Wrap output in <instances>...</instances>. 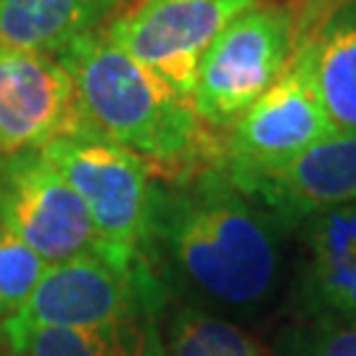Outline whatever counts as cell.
Masks as SVG:
<instances>
[{"label": "cell", "mask_w": 356, "mask_h": 356, "mask_svg": "<svg viewBox=\"0 0 356 356\" xmlns=\"http://www.w3.org/2000/svg\"><path fill=\"white\" fill-rule=\"evenodd\" d=\"M272 3H285V6H291V8H296L301 0H272Z\"/></svg>", "instance_id": "cell-19"}, {"label": "cell", "mask_w": 356, "mask_h": 356, "mask_svg": "<svg viewBox=\"0 0 356 356\" xmlns=\"http://www.w3.org/2000/svg\"><path fill=\"white\" fill-rule=\"evenodd\" d=\"M298 16L264 0L229 22L201 58L193 106L201 124L229 129L288 69L298 48Z\"/></svg>", "instance_id": "cell-3"}, {"label": "cell", "mask_w": 356, "mask_h": 356, "mask_svg": "<svg viewBox=\"0 0 356 356\" xmlns=\"http://www.w3.org/2000/svg\"><path fill=\"white\" fill-rule=\"evenodd\" d=\"M13 356H166L156 317L119 319L98 327H35L0 325Z\"/></svg>", "instance_id": "cell-13"}, {"label": "cell", "mask_w": 356, "mask_h": 356, "mask_svg": "<svg viewBox=\"0 0 356 356\" xmlns=\"http://www.w3.org/2000/svg\"><path fill=\"white\" fill-rule=\"evenodd\" d=\"M0 225L48 264L101 251L98 232L82 198L42 151L3 159Z\"/></svg>", "instance_id": "cell-8"}, {"label": "cell", "mask_w": 356, "mask_h": 356, "mask_svg": "<svg viewBox=\"0 0 356 356\" xmlns=\"http://www.w3.org/2000/svg\"><path fill=\"white\" fill-rule=\"evenodd\" d=\"M338 3H341V0H301V3L293 8L296 16H298V35L304 38L306 32L317 24L332 6H338Z\"/></svg>", "instance_id": "cell-18"}, {"label": "cell", "mask_w": 356, "mask_h": 356, "mask_svg": "<svg viewBox=\"0 0 356 356\" xmlns=\"http://www.w3.org/2000/svg\"><path fill=\"white\" fill-rule=\"evenodd\" d=\"M264 0H135L106 22L116 48L193 98L209 45L225 26Z\"/></svg>", "instance_id": "cell-7"}, {"label": "cell", "mask_w": 356, "mask_h": 356, "mask_svg": "<svg viewBox=\"0 0 356 356\" xmlns=\"http://www.w3.org/2000/svg\"><path fill=\"white\" fill-rule=\"evenodd\" d=\"M298 304L306 322H356V204L306 219Z\"/></svg>", "instance_id": "cell-11"}, {"label": "cell", "mask_w": 356, "mask_h": 356, "mask_svg": "<svg viewBox=\"0 0 356 356\" xmlns=\"http://www.w3.org/2000/svg\"><path fill=\"white\" fill-rule=\"evenodd\" d=\"M58 58L74 76L90 129L138 153L153 172L222 161V143L206 135L193 98L129 58L103 29L76 38Z\"/></svg>", "instance_id": "cell-2"}, {"label": "cell", "mask_w": 356, "mask_h": 356, "mask_svg": "<svg viewBox=\"0 0 356 356\" xmlns=\"http://www.w3.org/2000/svg\"><path fill=\"white\" fill-rule=\"evenodd\" d=\"M42 153L82 198L103 254L124 264L145 259L143 248L156 182L153 166L101 135L64 138Z\"/></svg>", "instance_id": "cell-4"}, {"label": "cell", "mask_w": 356, "mask_h": 356, "mask_svg": "<svg viewBox=\"0 0 356 356\" xmlns=\"http://www.w3.org/2000/svg\"><path fill=\"white\" fill-rule=\"evenodd\" d=\"M0 166H3V159H0Z\"/></svg>", "instance_id": "cell-20"}, {"label": "cell", "mask_w": 356, "mask_h": 356, "mask_svg": "<svg viewBox=\"0 0 356 356\" xmlns=\"http://www.w3.org/2000/svg\"><path fill=\"white\" fill-rule=\"evenodd\" d=\"M241 193L285 227L356 204V132H330L285 166L243 185Z\"/></svg>", "instance_id": "cell-10"}, {"label": "cell", "mask_w": 356, "mask_h": 356, "mask_svg": "<svg viewBox=\"0 0 356 356\" xmlns=\"http://www.w3.org/2000/svg\"><path fill=\"white\" fill-rule=\"evenodd\" d=\"M122 0H0V42L58 56L116 16Z\"/></svg>", "instance_id": "cell-14"}, {"label": "cell", "mask_w": 356, "mask_h": 356, "mask_svg": "<svg viewBox=\"0 0 356 356\" xmlns=\"http://www.w3.org/2000/svg\"><path fill=\"white\" fill-rule=\"evenodd\" d=\"M48 261L0 225V325L11 319L38 288Z\"/></svg>", "instance_id": "cell-16"}, {"label": "cell", "mask_w": 356, "mask_h": 356, "mask_svg": "<svg viewBox=\"0 0 356 356\" xmlns=\"http://www.w3.org/2000/svg\"><path fill=\"white\" fill-rule=\"evenodd\" d=\"M153 175L145 259H166L209 304L235 312L264 304L280 267L264 211L229 182L219 161Z\"/></svg>", "instance_id": "cell-1"}, {"label": "cell", "mask_w": 356, "mask_h": 356, "mask_svg": "<svg viewBox=\"0 0 356 356\" xmlns=\"http://www.w3.org/2000/svg\"><path fill=\"white\" fill-rule=\"evenodd\" d=\"M280 356H356V322H306L282 338Z\"/></svg>", "instance_id": "cell-17"}, {"label": "cell", "mask_w": 356, "mask_h": 356, "mask_svg": "<svg viewBox=\"0 0 356 356\" xmlns=\"http://www.w3.org/2000/svg\"><path fill=\"white\" fill-rule=\"evenodd\" d=\"M301 45L332 129L356 132V0L332 6Z\"/></svg>", "instance_id": "cell-12"}, {"label": "cell", "mask_w": 356, "mask_h": 356, "mask_svg": "<svg viewBox=\"0 0 356 356\" xmlns=\"http://www.w3.org/2000/svg\"><path fill=\"white\" fill-rule=\"evenodd\" d=\"M161 298V280L148 259L124 264L103 251H88L48 264L26 304L6 322L35 327H98L119 319L156 317Z\"/></svg>", "instance_id": "cell-5"}, {"label": "cell", "mask_w": 356, "mask_h": 356, "mask_svg": "<svg viewBox=\"0 0 356 356\" xmlns=\"http://www.w3.org/2000/svg\"><path fill=\"white\" fill-rule=\"evenodd\" d=\"M95 135L58 56L0 42V159Z\"/></svg>", "instance_id": "cell-9"}, {"label": "cell", "mask_w": 356, "mask_h": 356, "mask_svg": "<svg viewBox=\"0 0 356 356\" xmlns=\"http://www.w3.org/2000/svg\"><path fill=\"white\" fill-rule=\"evenodd\" d=\"M166 356H267L254 335L201 306H179L166 327Z\"/></svg>", "instance_id": "cell-15"}, {"label": "cell", "mask_w": 356, "mask_h": 356, "mask_svg": "<svg viewBox=\"0 0 356 356\" xmlns=\"http://www.w3.org/2000/svg\"><path fill=\"white\" fill-rule=\"evenodd\" d=\"M335 132L309 72L304 45L277 82L229 127L222 143V172L241 191L251 179L285 166Z\"/></svg>", "instance_id": "cell-6"}]
</instances>
